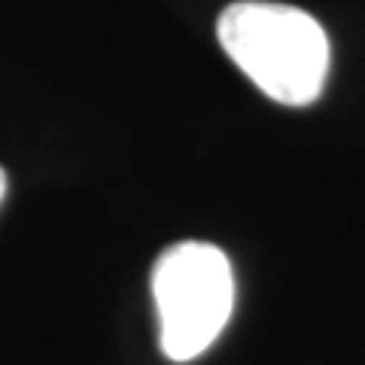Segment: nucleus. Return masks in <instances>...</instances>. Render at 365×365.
Masks as SVG:
<instances>
[{"label": "nucleus", "mask_w": 365, "mask_h": 365, "mask_svg": "<svg viewBox=\"0 0 365 365\" xmlns=\"http://www.w3.org/2000/svg\"><path fill=\"white\" fill-rule=\"evenodd\" d=\"M225 55L277 104L307 107L329 76V37L323 25L289 4L241 0L216 21Z\"/></svg>", "instance_id": "f257e3e1"}, {"label": "nucleus", "mask_w": 365, "mask_h": 365, "mask_svg": "<svg viewBox=\"0 0 365 365\" xmlns=\"http://www.w3.org/2000/svg\"><path fill=\"white\" fill-rule=\"evenodd\" d=\"M158 344L170 362H192L228 326L235 311V274L220 247L180 241L153 265Z\"/></svg>", "instance_id": "f03ea898"}, {"label": "nucleus", "mask_w": 365, "mask_h": 365, "mask_svg": "<svg viewBox=\"0 0 365 365\" xmlns=\"http://www.w3.org/2000/svg\"><path fill=\"white\" fill-rule=\"evenodd\" d=\"M4 195H6V170L0 168V201H4Z\"/></svg>", "instance_id": "7ed1b4c3"}]
</instances>
